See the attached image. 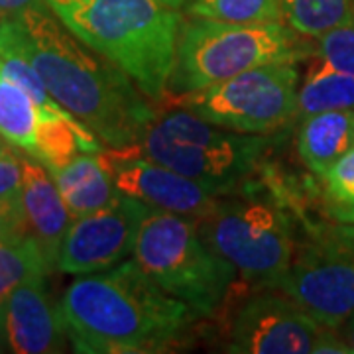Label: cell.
I'll use <instances>...</instances> for the list:
<instances>
[{"label": "cell", "mask_w": 354, "mask_h": 354, "mask_svg": "<svg viewBox=\"0 0 354 354\" xmlns=\"http://www.w3.org/2000/svg\"><path fill=\"white\" fill-rule=\"evenodd\" d=\"M313 55L315 44L283 22L241 24L193 16L181 24L167 95H185L260 65L299 64Z\"/></svg>", "instance_id": "obj_5"}, {"label": "cell", "mask_w": 354, "mask_h": 354, "mask_svg": "<svg viewBox=\"0 0 354 354\" xmlns=\"http://www.w3.org/2000/svg\"><path fill=\"white\" fill-rule=\"evenodd\" d=\"M46 0H0V14L2 18L8 16H20L26 10L38 8V6H46Z\"/></svg>", "instance_id": "obj_26"}, {"label": "cell", "mask_w": 354, "mask_h": 354, "mask_svg": "<svg viewBox=\"0 0 354 354\" xmlns=\"http://www.w3.org/2000/svg\"><path fill=\"white\" fill-rule=\"evenodd\" d=\"M132 258L195 317L213 315L239 276L234 266L203 241L193 216L162 209H150L142 221Z\"/></svg>", "instance_id": "obj_6"}, {"label": "cell", "mask_w": 354, "mask_h": 354, "mask_svg": "<svg viewBox=\"0 0 354 354\" xmlns=\"http://www.w3.org/2000/svg\"><path fill=\"white\" fill-rule=\"evenodd\" d=\"M28 236L22 197L0 201V244L18 242Z\"/></svg>", "instance_id": "obj_25"}, {"label": "cell", "mask_w": 354, "mask_h": 354, "mask_svg": "<svg viewBox=\"0 0 354 354\" xmlns=\"http://www.w3.org/2000/svg\"><path fill=\"white\" fill-rule=\"evenodd\" d=\"M353 148L354 111H327L301 118L297 153L313 176L323 179Z\"/></svg>", "instance_id": "obj_16"}, {"label": "cell", "mask_w": 354, "mask_h": 354, "mask_svg": "<svg viewBox=\"0 0 354 354\" xmlns=\"http://www.w3.org/2000/svg\"><path fill=\"white\" fill-rule=\"evenodd\" d=\"M2 20H4V18H2V14H0V22H2Z\"/></svg>", "instance_id": "obj_30"}, {"label": "cell", "mask_w": 354, "mask_h": 354, "mask_svg": "<svg viewBox=\"0 0 354 354\" xmlns=\"http://www.w3.org/2000/svg\"><path fill=\"white\" fill-rule=\"evenodd\" d=\"M344 339L346 342L351 344V348H353L354 353V315L346 321V330H344Z\"/></svg>", "instance_id": "obj_28"}, {"label": "cell", "mask_w": 354, "mask_h": 354, "mask_svg": "<svg viewBox=\"0 0 354 354\" xmlns=\"http://www.w3.org/2000/svg\"><path fill=\"white\" fill-rule=\"evenodd\" d=\"M283 291L323 327L339 329L354 315V225H319L293 254L279 281Z\"/></svg>", "instance_id": "obj_9"}, {"label": "cell", "mask_w": 354, "mask_h": 354, "mask_svg": "<svg viewBox=\"0 0 354 354\" xmlns=\"http://www.w3.org/2000/svg\"><path fill=\"white\" fill-rule=\"evenodd\" d=\"M297 64L278 62L177 95L174 106L227 130L270 136L297 118Z\"/></svg>", "instance_id": "obj_8"}, {"label": "cell", "mask_w": 354, "mask_h": 354, "mask_svg": "<svg viewBox=\"0 0 354 354\" xmlns=\"http://www.w3.org/2000/svg\"><path fill=\"white\" fill-rule=\"evenodd\" d=\"M41 113L34 99L0 65V136L28 156H38Z\"/></svg>", "instance_id": "obj_17"}, {"label": "cell", "mask_w": 354, "mask_h": 354, "mask_svg": "<svg viewBox=\"0 0 354 354\" xmlns=\"http://www.w3.org/2000/svg\"><path fill=\"white\" fill-rule=\"evenodd\" d=\"M10 351V337H8V313L6 304H0V354Z\"/></svg>", "instance_id": "obj_27"}, {"label": "cell", "mask_w": 354, "mask_h": 354, "mask_svg": "<svg viewBox=\"0 0 354 354\" xmlns=\"http://www.w3.org/2000/svg\"><path fill=\"white\" fill-rule=\"evenodd\" d=\"M150 209L146 203L120 193L113 205L73 218L59 250L57 270L83 276L111 270L132 258L142 221Z\"/></svg>", "instance_id": "obj_10"}, {"label": "cell", "mask_w": 354, "mask_h": 354, "mask_svg": "<svg viewBox=\"0 0 354 354\" xmlns=\"http://www.w3.org/2000/svg\"><path fill=\"white\" fill-rule=\"evenodd\" d=\"M28 236H32L44 252L51 270H57V258L73 216L65 205L55 179L46 165L32 156H24V187H22Z\"/></svg>", "instance_id": "obj_14"}, {"label": "cell", "mask_w": 354, "mask_h": 354, "mask_svg": "<svg viewBox=\"0 0 354 354\" xmlns=\"http://www.w3.org/2000/svg\"><path fill=\"white\" fill-rule=\"evenodd\" d=\"M59 309L67 339L83 354L164 353L195 319L134 258L79 276L65 290Z\"/></svg>", "instance_id": "obj_2"}, {"label": "cell", "mask_w": 354, "mask_h": 354, "mask_svg": "<svg viewBox=\"0 0 354 354\" xmlns=\"http://www.w3.org/2000/svg\"><path fill=\"white\" fill-rule=\"evenodd\" d=\"M18 46L50 95L109 148L138 144L152 104L130 77L65 28L50 6L8 16Z\"/></svg>", "instance_id": "obj_1"}, {"label": "cell", "mask_w": 354, "mask_h": 354, "mask_svg": "<svg viewBox=\"0 0 354 354\" xmlns=\"http://www.w3.org/2000/svg\"><path fill=\"white\" fill-rule=\"evenodd\" d=\"M329 327H323L283 291L264 288L234 317L227 353L309 354Z\"/></svg>", "instance_id": "obj_11"}, {"label": "cell", "mask_w": 354, "mask_h": 354, "mask_svg": "<svg viewBox=\"0 0 354 354\" xmlns=\"http://www.w3.org/2000/svg\"><path fill=\"white\" fill-rule=\"evenodd\" d=\"M325 209L330 218L354 225V148L342 156L323 177Z\"/></svg>", "instance_id": "obj_22"}, {"label": "cell", "mask_w": 354, "mask_h": 354, "mask_svg": "<svg viewBox=\"0 0 354 354\" xmlns=\"http://www.w3.org/2000/svg\"><path fill=\"white\" fill-rule=\"evenodd\" d=\"M48 276L26 279L6 299L10 351L18 354H50L65 351L67 333L59 304H51Z\"/></svg>", "instance_id": "obj_13"}, {"label": "cell", "mask_w": 354, "mask_h": 354, "mask_svg": "<svg viewBox=\"0 0 354 354\" xmlns=\"http://www.w3.org/2000/svg\"><path fill=\"white\" fill-rule=\"evenodd\" d=\"M281 8L288 26L313 39L354 22V0H281Z\"/></svg>", "instance_id": "obj_19"}, {"label": "cell", "mask_w": 354, "mask_h": 354, "mask_svg": "<svg viewBox=\"0 0 354 354\" xmlns=\"http://www.w3.org/2000/svg\"><path fill=\"white\" fill-rule=\"evenodd\" d=\"M162 4H165L167 8H174V10H181L183 6L189 4V0H160Z\"/></svg>", "instance_id": "obj_29"}, {"label": "cell", "mask_w": 354, "mask_h": 354, "mask_svg": "<svg viewBox=\"0 0 354 354\" xmlns=\"http://www.w3.org/2000/svg\"><path fill=\"white\" fill-rule=\"evenodd\" d=\"M270 146L272 138L266 134L227 130L171 106L156 114L138 144L128 148L199 181L221 197L250 187Z\"/></svg>", "instance_id": "obj_4"}, {"label": "cell", "mask_w": 354, "mask_h": 354, "mask_svg": "<svg viewBox=\"0 0 354 354\" xmlns=\"http://www.w3.org/2000/svg\"><path fill=\"white\" fill-rule=\"evenodd\" d=\"M24 187V156L16 146L0 136V201L22 197Z\"/></svg>", "instance_id": "obj_24"}, {"label": "cell", "mask_w": 354, "mask_h": 354, "mask_svg": "<svg viewBox=\"0 0 354 354\" xmlns=\"http://www.w3.org/2000/svg\"><path fill=\"white\" fill-rule=\"evenodd\" d=\"M102 158L111 167L118 193L134 197L152 209L197 218L218 199V195L199 181L156 164L132 148H111L109 152H102Z\"/></svg>", "instance_id": "obj_12"}, {"label": "cell", "mask_w": 354, "mask_h": 354, "mask_svg": "<svg viewBox=\"0 0 354 354\" xmlns=\"http://www.w3.org/2000/svg\"><path fill=\"white\" fill-rule=\"evenodd\" d=\"M50 272L51 266L32 236L0 244V304H6L8 295L26 279Z\"/></svg>", "instance_id": "obj_20"}, {"label": "cell", "mask_w": 354, "mask_h": 354, "mask_svg": "<svg viewBox=\"0 0 354 354\" xmlns=\"http://www.w3.org/2000/svg\"><path fill=\"white\" fill-rule=\"evenodd\" d=\"M87 48L120 67L150 101L167 97L181 16L160 0H46Z\"/></svg>", "instance_id": "obj_3"}, {"label": "cell", "mask_w": 354, "mask_h": 354, "mask_svg": "<svg viewBox=\"0 0 354 354\" xmlns=\"http://www.w3.org/2000/svg\"><path fill=\"white\" fill-rule=\"evenodd\" d=\"M50 174L73 218L97 213L120 195L102 152L79 153L69 164L50 169Z\"/></svg>", "instance_id": "obj_15"}, {"label": "cell", "mask_w": 354, "mask_h": 354, "mask_svg": "<svg viewBox=\"0 0 354 354\" xmlns=\"http://www.w3.org/2000/svg\"><path fill=\"white\" fill-rule=\"evenodd\" d=\"M315 57L354 75V22L333 28L315 38Z\"/></svg>", "instance_id": "obj_23"}, {"label": "cell", "mask_w": 354, "mask_h": 354, "mask_svg": "<svg viewBox=\"0 0 354 354\" xmlns=\"http://www.w3.org/2000/svg\"><path fill=\"white\" fill-rule=\"evenodd\" d=\"M187 10L191 16L241 24L283 20L281 0H191Z\"/></svg>", "instance_id": "obj_21"}, {"label": "cell", "mask_w": 354, "mask_h": 354, "mask_svg": "<svg viewBox=\"0 0 354 354\" xmlns=\"http://www.w3.org/2000/svg\"><path fill=\"white\" fill-rule=\"evenodd\" d=\"M327 111H354V75L317 57L297 93V118Z\"/></svg>", "instance_id": "obj_18"}, {"label": "cell", "mask_w": 354, "mask_h": 354, "mask_svg": "<svg viewBox=\"0 0 354 354\" xmlns=\"http://www.w3.org/2000/svg\"><path fill=\"white\" fill-rule=\"evenodd\" d=\"M195 221L203 241L234 266L242 278L278 290L295 254L291 221L281 205L246 187L221 195Z\"/></svg>", "instance_id": "obj_7"}]
</instances>
